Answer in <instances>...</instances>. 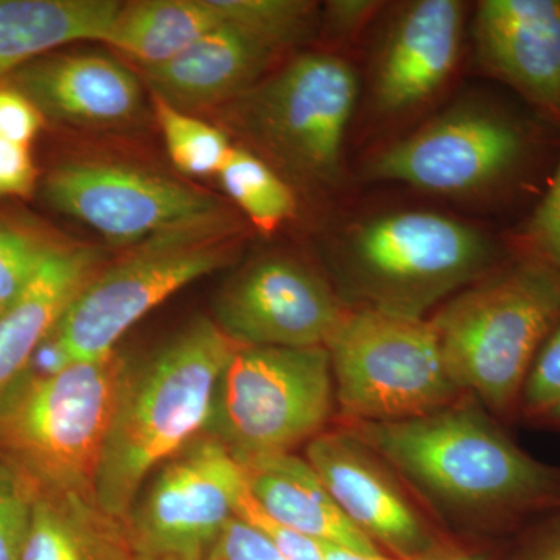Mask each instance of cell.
<instances>
[{"label": "cell", "instance_id": "cell-16", "mask_svg": "<svg viewBox=\"0 0 560 560\" xmlns=\"http://www.w3.org/2000/svg\"><path fill=\"white\" fill-rule=\"evenodd\" d=\"M44 119L77 127H121L138 117L143 92L138 77L101 54L46 55L9 77Z\"/></svg>", "mask_w": 560, "mask_h": 560}, {"label": "cell", "instance_id": "cell-1", "mask_svg": "<svg viewBox=\"0 0 560 560\" xmlns=\"http://www.w3.org/2000/svg\"><path fill=\"white\" fill-rule=\"evenodd\" d=\"M340 425L377 452L452 536L504 541L558 511L560 467L523 451L471 396L423 418Z\"/></svg>", "mask_w": 560, "mask_h": 560}, {"label": "cell", "instance_id": "cell-3", "mask_svg": "<svg viewBox=\"0 0 560 560\" xmlns=\"http://www.w3.org/2000/svg\"><path fill=\"white\" fill-rule=\"evenodd\" d=\"M456 386L501 423L518 419L530 364L560 324V275L522 253L430 318Z\"/></svg>", "mask_w": 560, "mask_h": 560}, {"label": "cell", "instance_id": "cell-38", "mask_svg": "<svg viewBox=\"0 0 560 560\" xmlns=\"http://www.w3.org/2000/svg\"><path fill=\"white\" fill-rule=\"evenodd\" d=\"M324 560H400L385 552H364L341 547V545L320 544Z\"/></svg>", "mask_w": 560, "mask_h": 560}, {"label": "cell", "instance_id": "cell-32", "mask_svg": "<svg viewBox=\"0 0 560 560\" xmlns=\"http://www.w3.org/2000/svg\"><path fill=\"white\" fill-rule=\"evenodd\" d=\"M497 560H560V515L552 512L504 540Z\"/></svg>", "mask_w": 560, "mask_h": 560}, {"label": "cell", "instance_id": "cell-36", "mask_svg": "<svg viewBox=\"0 0 560 560\" xmlns=\"http://www.w3.org/2000/svg\"><path fill=\"white\" fill-rule=\"evenodd\" d=\"M504 541L448 536L422 558L416 560H497Z\"/></svg>", "mask_w": 560, "mask_h": 560}, {"label": "cell", "instance_id": "cell-29", "mask_svg": "<svg viewBox=\"0 0 560 560\" xmlns=\"http://www.w3.org/2000/svg\"><path fill=\"white\" fill-rule=\"evenodd\" d=\"M560 404V324L537 352L521 394L518 418L539 423Z\"/></svg>", "mask_w": 560, "mask_h": 560}, {"label": "cell", "instance_id": "cell-30", "mask_svg": "<svg viewBox=\"0 0 560 560\" xmlns=\"http://www.w3.org/2000/svg\"><path fill=\"white\" fill-rule=\"evenodd\" d=\"M522 253L537 257L560 275V161L523 231Z\"/></svg>", "mask_w": 560, "mask_h": 560}, {"label": "cell", "instance_id": "cell-9", "mask_svg": "<svg viewBox=\"0 0 560 560\" xmlns=\"http://www.w3.org/2000/svg\"><path fill=\"white\" fill-rule=\"evenodd\" d=\"M357 95L359 80L348 62L302 55L231 102L230 121L290 175L334 186Z\"/></svg>", "mask_w": 560, "mask_h": 560}, {"label": "cell", "instance_id": "cell-6", "mask_svg": "<svg viewBox=\"0 0 560 560\" xmlns=\"http://www.w3.org/2000/svg\"><path fill=\"white\" fill-rule=\"evenodd\" d=\"M242 224L230 210L195 220L132 246L77 293L51 337L69 364L106 359L147 313L195 280L226 267Z\"/></svg>", "mask_w": 560, "mask_h": 560}, {"label": "cell", "instance_id": "cell-5", "mask_svg": "<svg viewBox=\"0 0 560 560\" xmlns=\"http://www.w3.org/2000/svg\"><path fill=\"white\" fill-rule=\"evenodd\" d=\"M485 232L433 212H396L357 224L341 248L342 282L361 308L425 318L499 268Z\"/></svg>", "mask_w": 560, "mask_h": 560}, {"label": "cell", "instance_id": "cell-39", "mask_svg": "<svg viewBox=\"0 0 560 560\" xmlns=\"http://www.w3.org/2000/svg\"><path fill=\"white\" fill-rule=\"evenodd\" d=\"M539 423H541V425L552 427V429L560 430V404L556 405L548 415H545L544 418L539 420Z\"/></svg>", "mask_w": 560, "mask_h": 560}, {"label": "cell", "instance_id": "cell-25", "mask_svg": "<svg viewBox=\"0 0 560 560\" xmlns=\"http://www.w3.org/2000/svg\"><path fill=\"white\" fill-rule=\"evenodd\" d=\"M151 103L176 168L197 178L219 175L234 147L228 136L220 128L195 119L158 95L151 94Z\"/></svg>", "mask_w": 560, "mask_h": 560}, {"label": "cell", "instance_id": "cell-27", "mask_svg": "<svg viewBox=\"0 0 560 560\" xmlns=\"http://www.w3.org/2000/svg\"><path fill=\"white\" fill-rule=\"evenodd\" d=\"M61 245L35 228L0 217V315L20 300Z\"/></svg>", "mask_w": 560, "mask_h": 560}, {"label": "cell", "instance_id": "cell-40", "mask_svg": "<svg viewBox=\"0 0 560 560\" xmlns=\"http://www.w3.org/2000/svg\"><path fill=\"white\" fill-rule=\"evenodd\" d=\"M556 514L560 515V504H559L558 511H556Z\"/></svg>", "mask_w": 560, "mask_h": 560}, {"label": "cell", "instance_id": "cell-37", "mask_svg": "<svg viewBox=\"0 0 560 560\" xmlns=\"http://www.w3.org/2000/svg\"><path fill=\"white\" fill-rule=\"evenodd\" d=\"M377 3L360 2V0H338L327 3V13L331 27L337 32L349 33L360 27L371 13H374Z\"/></svg>", "mask_w": 560, "mask_h": 560}, {"label": "cell", "instance_id": "cell-14", "mask_svg": "<svg viewBox=\"0 0 560 560\" xmlns=\"http://www.w3.org/2000/svg\"><path fill=\"white\" fill-rule=\"evenodd\" d=\"M349 308L329 282L290 257H265L221 291L215 323L242 348H327Z\"/></svg>", "mask_w": 560, "mask_h": 560}, {"label": "cell", "instance_id": "cell-31", "mask_svg": "<svg viewBox=\"0 0 560 560\" xmlns=\"http://www.w3.org/2000/svg\"><path fill=\"white\" fill-rule=\"evenodd\" d=\"M235 515L242 518L243 522L248 523L253 528L259 530L260 534H264L271 541L272 547L282 555L283 559L324 560L320 541H316L312 537L304 536V534L276 522L250 497L246 482L245 488L238 493L237 501H235Z\"/></svg>", "mask_w": 560, "mask_h": 560}, {"label": "cell", "instance_id": "cell-11", "mask_svg": "<svg viewBox=\"0 0 560 560\" xmlns=\"http://www.w3.org/2000/svg\"><path fill=\"white\" fill-rule=\"evenodd\" d=\"M243 488L241 464L200 434L154 470L132 503L124 523L136 559H205L235 517Z\"/></svg>", "mask_w": 560, "mask_h": 560}, {"label": "cell", "instance_id": "cell-13", "mask_svg": "<svg viewBox=\"0 0 560 560\" xmlns=\"http://www.w3.org/2000/svg\"><path fill=\"white\" fill-rule=\"evenodd\" d=\"M305 459L346 517L385 555L416 560L452 536L400 475L345 427L308 442Z\"/></svg>", "mask_w": 560, "mask_h": 560}, {"label": "cell", "instance_id": "cell-24", "mask_svg": "<svg viewBox=\"0 0 560 560\" xmlns=\"http://www.w3.org/2000/svg\"><path fill=\"white\" fill-rule=\"evenodd\" d=\"M217 176L228 197L260 232L271 234L296 213L289 184L253 151L232 147Z\"/></svg>", "mask_w": 560, "mask_h": 560}, {"label": "cell", "instance_id": "cell-21", "mask_svg": "<svg viewBox=\"0 0 560 560\" xmlns=\"http://www.w3.org/2000/svg\"><path fill=\"white\" fill-rule=\"evenodd\" d=\"M113 0H0V80L75 40L108 38Z\"/></svg>", "mask_w": 560, "mask_h": 560}, {"label": "cell", "instance_id": "cell-10", "mask_svg": "<svg viewBox=\"0 0 560 560\" xmlns=\"http://www.w3.org/2000/svg\"><path fill=\"white\" fill-rule=\"evenodd\" d=\"M537 147V131L510 110L460 106L383 150L368 173L438 195L480 194L522 176Z\"/></svg>", "mask_w": 560, "mask_h": 560}, {"label": "cell", "instance_id": "cell-4", "mask_svg": "<svg viewBox=\"0 0 560 560\" xmlns=\"http://www.w3.org/2000/svg\"><path fill=\"white\" fill-rule=\"evenodd\" d=\"M131 361L119 350L50 375L25 374L0 407V453L38 492L95 499Z\"/></svg>", "mask_w": 560, "mask_h": 560}, {"label": "cell", "instance_id": "cell-23", "mask_svg": "<svg viewBox=\"0 0 560 560\" xmlns=\"http://www.w3.org/2000/svg\"><path fill=\"white\" fill-rule=\"evenodd\" d=\"M219 25L210 0H140L120 7L105 43L151 68L178 57Z\"/></svg>", "mask_w": 560, "mask_h": 560}, {"label": "cell", "instance_id": "cell-33", "mask_svg": "<svg viewBox=\"0 0 560 560\" xmlns=\"http://www.w3.org/2000/svg\"><path fill=\"white\" fill-rule=\"evenodd\" d=\"M43 124V114L27 95L13 84H0V139L31 147Z\"/></svg>", "mask_w": 560, "mask_h": 560}, {"label": "cell", "instance_id": "cell-12", "mask_svg": "<svg viewBox=\"0 0 560 560\" xmlns=\"http://www.w3.org/2000/svg\"><path fill=\"white\" fill-rule=\"evenodd\" d=\"M43 195L57 212L124 245L226 210L219 198L189 184L102 161L58 165L43 180Z\"/></svg>", "mask_w": 560, "mask_h": 560}, {"label": "cell", "instance_id": "cell-20", "mask_svg": "<svg viewBox=\"0 0 560 560\" xmlns=\"http://www.w3.org/2000/svg\"><path fill=\"white\" fill-rule=\"evenodd\" d=\"M238 464L250 497L276 522L320 544L382 552L346 517L307 459L282 453Z\"/></svg>", "mask_w": 560, "mask_h": 560}, {"label": "cell", "instance_id": "cell-26", "mask_svg": "<svg viewBox=\"0 0 560 560\" xmlns=\"http://www.w3.org/2000/svg\"><path fill=\"white\" fill-rule=\"evenodd\" d=\"M221 24L234 25L278 50L312 32L316 7L302 0H210Z\"/></svg>", "mask_w": 560, "mask_h": 560}, {"label": "cell", "instance_id": "cell-18", "mask_svg": "<svg viewBox=\"0 0 560 560\" xmlns=\"http://www.w3.org/2000/svg\"><path fill=\"white\" fill-rule=\"evenodd\" d=\"M279 51L242 28L221 24L173 60L143 68L142 75L151 94L187 113L237 101L264 79Z\"/></svg>", "mask_w": 560, "mask_h": 560}, {"label": "cell", "instance_id": "cell-35", "mask_svg": "<svg viewBox=\"0 0 560 560\" xmlns=\"http://www.w3.org/2000/svg\"><path fill=\"white\" fill-rule=\"evenodd\" d=\"M36 180L31 147L0 139V198L27 197L35 190Z\"/></svg>", "mask_w": 560, "mask_h": 560}, {"label": "cell", "instance_id": "cell-19", "mask_svg": "<svg viewBox=\"0 0 560 560\" xmlns=\"http://www.w3.org/2000/svg\"><path fill=\"white\" fill-rule=\"evenodd\" d=\"M101 250L62 245L20 300L0 315V407L31 366L36 349L57 329L77 293L98 271Z\"/></svg>", "mask_w": 560, "mask_h": 560}, {"label": "cell", "instance_id": "cell-15", "mask_svg": "<svg viewBox=\"0 0 560 560\" xmlns=\"http://www.w3.org/2000/svg\"><path fill=\"white\" fill-rule=\"evenodd\" d=\"M474 38L481 68L560 127V0H482Z\"/></svg>", "mask_w": 560, "mask_h": 560}, {"label": "cell", "instance_id": "cell-22", "mask_svg": "<svg viewBox=\"0 0 560 560\" xmlns=\"http://www.w3.org/2000/svg\"><path fill=\"white\" fill-rule=\"evenodd\" d=\"M21 560H138L124 521L97 499L38 492Z\"/></svg>", "mask_w": 560, "mask_h": 560}, {"label": "cell", "instance_id": "cell-28", "mask_svg": "<svg viewBox=\"0 0 560 560\" xmlns=\"http://www.w3.org/2000/svg\"><path fill=\"white\" fill-rule=\"evenodd\" d=\"M36 497L33 482L0 453V560H21Z\"/></svg>", "mask_w": 560, "mask_h": 560}, {"label": "cell", "instance_id": "cell-34", "mask_svg": "<svg viewBox=\"0 0 560 560\" xmlns=\"http://www.w3.org/2000/svg\"><path fill=\"white\" fill-rule=\"evenodd\" d=\"M202 560H285L264 534L235 515Z\"/></svg>", "mask_w": 560, "mask_h": 560}, {"label": "cell", "instance_id": "cell-17", "mask_svg": "<svg viewBox=\"0 0 560 560\" xmlns=\"http://www.w3.org/2000/svg\"><path fill=\"white\" fill-rule=\"evenodd\" d=\"M464 10L458 0H419L400 11L375 70L378 109L401 113L440 90L458 60Z\"/></svg>", "mask_w": 560, "mask_h": 560}, {"label": "cell", "instance_id": "cell-2", "mask_svg": "<svg viewBox=\"0 0 560 560\" xmlns=\"http://www.w3.org/2000/svg\"><path fill=\"white\" fill-rule=\"evenodd\" d=\"M238 348L201 316L131 363L95 482L103 510L125 521L154 470L205 433L217 386Z\"/></svg>", "mask_w": 560, "mask_h": 560}, {"label": "cell", "instance_id": "cell-8", "mask_svg": "<svg viewBox=\"0 0 560 560\" xmlns=\"http://www.w3.org/2000/svg\"><path fill=\"white\" fill-rule=\"evenodd\" d=\"M335 412L329 349L241 346L221 375L205 434L243 463L294 453Z\"/></svg>", "mask_w": 560, "mask_h": 560}, {"label": "cell", "instance_id": "cell-7", "mask_svg": "<svg viewBox=\"0 0 560 560\" xmlns=\"http://www.w3.org/2000/svg\"><path fill=\"white\" fill-rule=\"evenodd\" d=\"M327 349L342 423L404 422L467 396L448 374L429 318L349 311Z\"/></svg>", "mask_w": 560, "mask_h": 560}]
</instances>
